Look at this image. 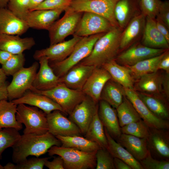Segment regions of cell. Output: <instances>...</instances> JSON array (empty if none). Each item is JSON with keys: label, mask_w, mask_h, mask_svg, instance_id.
Instances as JSON below:
<instances>
[{"label": "cell", "mask_w": 169, "mask_h": 169, "mask_svg": "<svg viewBox=\"0 0 169 169\" xmlns=\"http://www.w3.org/2000/svg\"><path fill=\"white\" fill-rule=\"evenodd\" d=\"M54 146H60L61 143L48 131L42 135L23 134L12 147L13 161L17 164L30 156L39 157Z\"/></svg>", "instance_id": "6da1fadb"}, {"label": "cell", "mask_w": 169, "mask_h": 169, "mask_svg": "<svg viewBox=\"0 0 169 169\" xmlns=\"http://www.w3.org/2000/svg\"><path fill=\"white\" fill-rule=\"evenodd\" d=\"M122 30L114 27L101 36L96 42L90 54L79 64L100 67L115 59L120 53Z\"/></svg>", "instance_id": "7a4b0ae2"}, {"label": "cell", "mask_w": 169, "mask_h": 169, "mask_svg": "<svg viewBox=\"0 0 169 169\" xmlns=\"http://www.w3.org/2000/svg\"><path fill=\"white\" fill-rule=\"evenodd\" d=\"M105 33L83 37L76 43L70 55L63 61L52 62L50 65L55 74L59 77L87 57L91 52L97 40Z\"/></svg>", "instance_id": "3957f363"}, {"label": "cell", "mask_w": 169, "mask_h": 169, "mask_svg": "<svg viewBox=\"0 0 169 169\" xmlns=\"http://www.w3.org/2000/svg\"><path fill=\"white\" fill-rule=\"evenodd\" d=\"M96 152H85L75 148L56 146H52L48 151L50 156L57 155L62 158L64 169L95 168Z\"/></svg>", "instance_id": "277c9868"}, {"label": "cell", "mask_w": 169, "mask_h": 169, "mask_svg": "<svg viewBox=\"0 0 169 169\" xmlns=\"http://www.w3.org/2000/svg\"><path fill=\"white\" fill-rule=\"evenodd\" d=\"M16 117L25 126L23 134L42 135L48 131L46 114L36 107L18 105Z\"/></svg>", "instance_id": "5b68a950"}, {"label": "cell", "mask_w": 169, "mask_h": 169, "mask_svg": "<svg viewBox=\"0 0 169 169\" xmlns=\"http://www.w3.org/2000/svg\"><path fill=\"white\" fill-rule=\"evenodd\" d=\"M30 90L49 97L60 106L63 113L69 115L86 96L82 90L70 89L61 83L48 90H39L33 86Z\"/></svg>", "instance_id": "8992f818"}, {"label": "cell", "mask_w": 169, "mask_h": 169, "mask_svg": "<svg viewBox=\"0 0 169 169\" xmlns=\"http://www.w3.org/2000/svg\"><path fill=\"white\" fill-rule=\"evenodd\" d=\"M64 11V16L55 21L48 30L50 45L63 41L69 35H73L83 13L69 7Z\"/></svg>", "instance_id": "52a82bcc"}, {"label": "cell", "mask_w": 169, "mask_h": 169, "mask_svg": "<svg viewBox=\"0 0 169 169\" xmlns=\"http://www.w3.org/2000/svg\"><path fill=\"white\" fill-rule=\"evenodd\" d=\"M118 0H72L69 7L77 12L99 15L107 19L114 27H119L114 13V8Z\"/></svg>", "instance_id": "ba28073f"}, {"label": "cell", "mask_w": 169, "mask_h": 169, "mask_svg": "<svg viewBox=\"0 0 169 169\" xmlns=\"http://www.w3.org/2000/svg\"><path fill=\"white\" fill-rule=\"evenodd\" d=\"M38 66V63L35 62L29 67H23L13 75L12 81L7 87L9 101L21 97L31 89Z\"/></svg>", "instance_id": "9c48e42d"}, {"label": "cell", "mask_w": 169, "mask_h": 169, "mask_svg": "<svg viewBox=\"0 0 169 169\" xmlns=\"http://www.w3.org/2000/svg\"><path fill=\"white\" fill-rule=\"evenodd\" d=\"M114 27L104 17L95 13L85 12L83 13L73 35L80 37H88L106 33Z\"/></svg>", "instance_id": "30bf717a"}, {"label": "cell", "mask_w": 169, "mask_h": 169, "mask_svg": "<svg viewBox=\"0 0 169 169\" xmlns=\"http://www.w3.org/2000/svg\"><path fill=\"white\" fill-rule=\"evenodd\" d=\"M167 49L150 48L137 42L119 53L115 59L120 65L131 66L145 59L160 55Z\"/></svg>", "instance_id": "8fae6325"}, {"label": "cell", "mask_w": 169, "mask_h": 169, "mask_svg": "<svg viewBox=\"0 0 169 169\" xmlns=\"http://www.w3.org/2000/svg\"><path fill=\"white\" fill-rule=\"evenodd\" d=\"M98 103L86 95L69 115V119L79 127L82 134H85L95 114L98 112Z\"/></svg>", "instance_id": "7c38bea8"}, {"label": "cell", "mask_w": 169, "mask_h": 169, "mask_svg": "<svg viewBox=\"0 0 169 169\" xmlns=\"http://www.w3.org/2000/svg\"><path fill=\"white\" fill-rule=\"evenodd\" d=\"M59 110H55L46 115L48 132L56 136H81L77 125L64 116Z\"/></svg>", "instance_id": "4fadbf2b"}, {"label": "cell", "mask_w": 169, "mask_h": 169, "mask_svg": "<svg viewBox=\"0 0 169 169\" xmlns=\"http://www.w3.org/2000/svg\"><path fill=\"white\" fill-rule=\"evenodd\" d=\"M124 89L125 95L131 103L141 119L149 127L169 129L168 120L160 119L154 115L140 98L134 90Z\"/></svg>", "instance_id": "5bb4252c"}, {"label": "cell", "mask_w": 169, "mask_h": 169, "mask_svg": "<svg viewBox=\"0 0 169 169\" xmlns=\"http://www.w3.org/2000/svg\"><path fill=\"white\" fill-rule=\"evenodd\" d=\"M82 37L73 36L67 41L50 45L48 48L36 50L33 57L36 60L42 56L48 58L49 61L57 62L63 60L71 54L76 43Z\"/></svg>", "instance_id": "9a60e30c"}, {"label": "cell", "mask_w": 169, "mask_h": 169, "mask_svg": "<svg viewBox=\"0 0 169 169\" xmlns=\"http://www.w3.org/2000/svg\"><path fill=\"white\" fill-rule=\"evenodd\" d=\"M146 20V17L141 13L129 22L121 33L119 53L138 42L141 39Z\"/></svg>", "instance_id": "2e32d148"}, {"label": "cell", "mask_w": 169, "mask_h": 169, "mask_svg": "<svg viewBox=\"0 0 169 169\" xmlns=\"http://www.w3.org/2000/svg\"><path fill=\"white\" fill-rule=\"evenodd\" d=\"M147 146L150 152L162 160L169 161V131L168 129L150 128L147 139Z\"/></svg>", "instance_id": "e0dca14e"}, {"label": "cell", "mask_w": 169, "mask_h": 169, "mask_svg": "<svg viewBox=\"0 0 169 169\" xmlns=\"http://www.w3.org/2000/svg\"><path fill=\"white\" fill-rule=\"evenodd\" d=\"M111 79L108 72L101 67H95L84 85L82 90L95 101L98 103L106 83Z\"/></svg>", "instance_id": "ac0fdd59"}, {"label": "cell", "mask_w": 169, "mask_h": 169, "mask_svg": "<svg viewBox=\"0 0 169 169\" xmlns=\"http://www.w3.org/2000/svg\"><path fill=\"white\" fill-rule=\"evenodd\" d=\"M40 65L33 83V86L39 90H46L55 87L59 83L60 78L54 72L47 58L42 56L38 59Z\"/></svg>", "instance_id": "d6986e66"}, {"label": "cell", "mask_w": 169, "mask_h": 169, "mask_svg": "<svg viewBox=\"0 0 169 169\" xmlns=\"http://www.w3.org/2000/svg\"><path fill=\"white\" fill-rule=\"evenodd\" d=\"M64 11L58 9L29 11L25 21L29 28L48 30Z\"/></svg>", "instance_id": "ffe728a7"}, {"label": "cell", "mask_w": 169, "mask_h": 169, "mask_svg": "<svg viewBox=\"0 0 169 169\" xmlns=\"http://www.w3.org/2000/svg\"><path fill=\"white\" fill-rule=\"evenodd\" d=\"M95 67L78 64L59 77L60 82L74 90H82Z\"/></svg>", "instance_id": "44dd1931"}, {"label": "cell", "mask_w": 169, "mask_h": 169, "mask_svg": "<svg viewBox=\"0 0 169 169\" xmlns=\"http://www.w3.org/2000/svg\"><path fill=\"white\" fill-rule=\"evenodd\" d=\"M29 28L25 21L6 8H0V34L21 35Z\"/></svg>", "instance_id": "7402d4cb"}, {"label": "cell", "mask_w": 169, "mask_h": 169, "mask_svg": "<svg viewBox=\"0 0 169 169\" xmlns=\"http://www.w3.org/2000/svg\"><path fill=\"white\" fill-rule=\"evenodd\" d=\"M18 105L20 104L28 105L36 107L46 115L55 110L63 112L60 106L47 96L28 90L21 97L12 101Z\"/></svg>", "instance_id": "603a6c76"}, {"label": "cell", "mask_w": 169, "mask_h": 169, "mask_svg": "<svg viewBox=\"0 0 169 169\" xmlns=\"http://www.w3.org/2000/svg\"><path fill=\"white\" fill-rule=\"evenodd\" d=\"M98 114L104 127L110 136L116 140L121 134L116 109L100 100L98 102Z\"/></svg>", "instance_id": "cb8c5ba5"}, {"label": "cell", "mask_w": 169, "mask_h": 169, "mask_svg": "<svg viewBox=\"0 0 169 169\" xmlns=\"http://www.w3.org/2000/svg\"><path fill=\"white\" fill-rule=\"evenodd\" d=\"M136 92L140 98L154 115L160 119L169 120V100L163 94Z\"/></svg>", "instance_id": "d4e9b609"}, {"label": "cell", "mask_w": 169, "mask_h": 169, "mask_svg": "<svg viewBox=\"0 0 169 169\" xmlns=\"http://www.w3.org/2000/svg\"><path fill=\"white\" fill-rule=\"evenodd\" d=\"M141 44L152 48L168 49L169 43L157 28L155 18L146 17Z\"/></svg>", "instance_id": "484cf974"}, {"label": "cell", "mask_w": 169, "mask_h": 169, "mask_svg": "<svg viewBox=\"0 0 169 169\" xmlns=\"http://www.w3.org/2000/svg\"><path fill=\"white\" fill-rule=\"evenodd\" d=\"M141 13L138 0H118L114 10L115 18L122 30L133 18Z\"/></svg>", "instance_id": "4316f807"}, {"label": "cell", "mask_w": 169, "mask_h": 169, "mask_svg": "<svg viewBox=\"0 0 169 169\" xmlns=\"http://www.w3.org/2000/svg\"><path fill=\"white\" fill-rule=\"evenodd\" d=\"M164 76L159 70L143 75L135 80L134 90L147 94H163Z\"/></svg>", "instance_id": "83f0119b"}, {"label": "cell", "mask_w": 169, "mask_h": 169, "mask_svg": "<svg viewBox=\"0 0 169 169\" xmlns=\"http://www.w3.org/2000/svg\"><path fill=\"white\" fill-rule=\"evenodd\" d=\"M116 140L139 161L147 156L149 151L146 138L121 133Z\"/></svg>", "instance_id": "f1b7e54d"}, {"label": "cell", "mask_w": 169, "mask_h": 169, "mask_svg": "<svg viewBox=\"0 0 169 169\" xmlns=\"http://www.w3.org/2000/svg\"><path fill=\"white\" fill-rule=\"evenodd\" d=\"M101 67L108 72L114 81L124 88L134 90L136 80L127 66L120 65L113 59L105 63Z\"/></svg>", "instance_id": "f546056e"}, {"label": "cell", "mask_w": 169, "mask_h": 169, "mask_svg": "<svg viewBox=\"0 0 169 169\" xmlns=\"http://www.w3.org/2000/svg\"><path fill=\"white\" fill-rule=\"evenodd\" d=\"M35 44L32 37L21 38L19 35L0 34V49L13 54L23 53L24 51L30 49Z\"/></svg>", "instance_id": "4dcf8cb0"}, {"label": "cell", "mask_w": 169, "mask_h": 169, "mask_svg": "<svg viewBox=\"0 0 169 169\" xmlns=\"http://www.w3.org/2000/svg\"><path fill=\"white\" fill-rule=\"evenodd\" d=\"M104 128L108 142V149L112 156L123 161L132 169H143L139 161L136 160L124 147L113 138Z\"/></svg>", "instance_id": "1f68e13d"}, {"label": "cell", "mask_w": 169, "mask_h": 169, "mask_svg": "<svg viewBox=\"0 0 169 169\" xmlns=\"http://www.w3.org/2000/svg\"><path fill=\"white\" fill-rule=\"evenodd\" d=\"M17 105L7 100H0V129L13 128L18 131L22 129V124L16 117Z\"/></svg>", "instance_id": "d6a6232c"}, {"label": "cell", "mask_w": 169, "mask_h": 169, "mask_svg": "<svg viewBox=\"0 0 169 169\" xmlns=\"http://www.w3.org/2000/svg\"><path fill=\"white\" fill-rule=\"evenodd\" d=\"M125 95L124 88L111 79L104 86L101 94L100 100L105 101L116 109L122 102Z\"/></svg>", "instance_id": "836d02e7"}, {"label": "cell", "mask_w": 169, "mask_h": 169, "mask_svg": "<svg viewBox=\"0 0 169 169\" xmlns=\"http://www.w3.org/2000/svg\"><path fill=\"white\" fill-rule=\"evenodd\" d=\"M61 142V146L72 148L87 152H96L101 147L96 143L81 136H55Z\"/></svg>", "instance_id": "e575fe53"}, {"label": "cell", "mask_w": 169, "mask_h": 169, "mask_svg": "<svg viewBox=\"0 0 169 169\" xmlns=\"http://www.w3.org/2000/svg\"><path fill=\"white\" fill-rule=\"evenodd\" d=\"M84 135L87 139L96 143L101 148L108 149V142L104 127L99 118L98 112Z\"/></svg>", "instance_id": "d590c367"}, {"label": "cell", "mask_w": 169, "mask_h": 169, "mask_svg": "<svg viewBox=\"0 0 169 169\" xmlns=\"http://www.w3.org/2000/svg\"><path fill=\"white\" fill-rule=\"evenodd\" d=\"M116 109L120 127L141 119L131 103L125 95L122 102Z\"/></svg>", "instance_id": "8d00e7d4"}, {"label": "cell", "mask_w": 169, "mask_h": 169, "mask_svg": "<svg viewBox=\"0 0 169 169\" xmlns=\"http://www.w3.org/2000/svg\"><path fill=\"white\" fill-rule=\"evenodd\" d=\"M166 50L159 55L145 59L133 65L126 66L130 69L134 78L136 79L143 75L157 71L158 64Z\"/></svg>", "instance_id": "74e56055"}, {"label": "cell", "mask_w": 169, "mask_h": 169, "mask_svg": "<svg viewBox=\"0 0 169 169\" xmlns=\"http://www.w3.org/2000/svg\"><path fill=\"white\" fill-rule=\"evenodd\" d=\"M18 131L13 128L0 129V160L3 151L8 148L12 147L20 138L21 135Z\"/></svg>", "instance_id": "f35d334b"}, {"label": "cell", "mask_w": 169, "mask_h": 169, "mask_svg": "<svg viewBox=\"0 0 169 169\" xmlns=\"http://www.w3.org/2000/svg\"><path fill=\"white\" fill-rule=\"evenodd\" d=\"M121 131L122 133L147 139L149 135L150 127L141 119L121 127Z\"/></svg>", "instance_id": "ab89813d"}, {"label": "cell", "mask_w": 169, "mask_h": 169, "mask_svg": "<svg viewBox=\"0 0 169 169\" xmlns=\"http://www.w3.org/2000/svg\"><path fill=\"white\" fill-rule=\"evenodd\" d=\"M25 61L23 53L13 54L3 64L2 69L7 75H13L23 67Z\"/></svg>", "instance_id": "60d3db41"}, {"label": "cell", "mask_w": 169, "mask_h": 169, "mask_svg": "<svg viewBox=\"0 0 169 169\" xmlns=\"http://www.w3.org/2000/svg\"><path fill=\"white\" fill-rule=\"evenodd\" d=\"M96 169H115L114 157L109 151L106 149L101 148L95 154Z\"/></svg>", "instance_id": "b9f144b4"}, {"label": "cell", "mask_w": 169, "mask_h": 169, "mask_svg": "<svg viewBox=\"0 0 169 169\" xmlns=\"http://www.w3.org/2000/svg\"><path fill=\"white\" fill-rule=\"evenodd\" d=\"M30 0H9L8 8L20 19L25 21L29 11V4Z\"/></svg>", "instance_id": "7bdbcfd3"}, {"label": "cell", "mask_w": 169, "mask_h": 169, "mask_svg": "<svg viewBox=\"0 0 169 169\" xmlns=\"http://www.w3.org/2000/svg\"><path fill=\"white\" fill-rule=\"evenodd\" d=\"M141 13L146 17L155 18L161 1V0H138Z\"/></svg>", "instance_id": "ee69618b"}, {"label": "cell", "mask_w": 169, "mask_h": 169, "mask_svg": "<svg viewBox=\"0 0 169 169\" xmlns=\"http://www.w3.org/2000/svg\"><path fill=\"white\" fill-rule=\"evenodd\" d=\"M140 162L143 169H169L168 160H158L152 156L149 151L147 156Z\"/></svg>", "instance_id": "f6af8a7d"}, {"label": "cell", "mask_w": 169, "mask_h": 169, "mask_svg": "<svg viewBox=\"0 0 169 169\" xmlns=\"http://www.w3.org/2000/svg\"><path fill=\"white\" fill-rule=\"evenodd\" d=\"M50 157L39 158L36 157L27 159L24 161L15 165L14 169H42L45 162Z\"/></svg>", "instance_id": "bcb514c9"}, {"label": "cell", "mask_w": 169, "mask_h": 169, "mask_svg": "<svg viewBox=\"0 0 169 169\" xmlns=\"http://www.w3.org/2000/svg\"><path fill=\"white\" fill-rule=\"evenodd\" d=\"M72 0H44L33 10L63 9L65 11L69 7Z\"/></svg>", "instance_id": "7dc6e473"}, {"label": "cell", "mask_w": 169, "mask_h": 169, "mask_svg": "<svg viewBox=\"0 0 169 169\" xmlns=\"http://www.w3.org/2000/svg\"><path fill=\"white\" fill-rule=\"evenodd\" d=\"M156 17L159 18L169 28V2L161 1Z\"/></svg>", "instance_id": "c3c4849f"}, {"label": "cell", "mask_w": 169, "mask_h": 169, "mask_svg": "<svg viewBox=\"0 0 169 169\" xmlns=\"http://www.w3.org/2000/svg\"><path fill=\"white\" fill-rule=\"evenodd\" d=\"M48 160L45 162L44 166L49 169H64L63 160L61 156L55 157L51 161Z\"/></svg>", "instance_id": "681fc988"}, {"label": "cell", "mask_w": 169, "mask_h": 169, "mask_svg": "<svg viewBox=\"0 0 169 169\" xmlns=\"http://www.w3.org/2000/svg\"><path fill=\"white\" fill-rule=\"evenodd\" d=\"M163 70L165 72L169 74V51L166 50L164 55L159 62L156 70Z\"/></svg>", "instance_id": "f907efd6"}, {"label": "cell", "mask_w": 169, "mask_h": 169, "mask_svg": "<svg viewBox=\"0 0 169 169\" xmlns=\"http://www.w3.org/2000/svg\"><path fill=\"white\" fill-rule=\"evenodd\" d=\"M155 21L158 29L169 43V28L158 17H156Z\"/></svg>", "instance_id": "816d5d0a"}, {"label": "cell", "mask_w": 169, "mask_h": 169, "mask_svg": "<svg viewBox=\"0 0 169 169\" xmlns=\"http://www.w3.org/2000/svg\"><path fill=\"white\" fill-rule=\"evenodd\" d=\"M163 93L169 100V74L165 72L162 83Z\"/></svg>", "instance_id": "f5cc1de1"}, {"label": "cell", "mask_w": 169, "mask_h": 169, "mask_svg": "<svg viewBox=\"0 0 169 169\" xmlns=\"http://www.w3.org/2000/svg\"><path fill=\"white\" fill-rule=\"evenodd\" d=\"M114 164L115 169H132L127 164L117 158H114Z\"/></svg>", "instance_id": "db71d44e"}, {"label": "cell", "mask_w": 169, "mask_h": 169, "mask_svg": "<svg viewBox=\"0 0 169 169\" xmlns=\"http://www.w3.org/2000/svg\"><path fill=\"white\" fill-rule=\"evenodd\" d=\"M13 55L7 51L0 49V64L2 65L4 64Z\"/></svg>", "instance_id": "11a10c76"}, {"label": "cell", "mask_w": 169, "mask_h": 169, "mask_svg": "<svg viewBox=\"0 0 169 169\" xmlns=\"http://www.w3.org/2000/svg\"><path fill=\"white\" fill-rule=\"evenodd\" d=\"M7 86L6 83L0 85V100L8 99Z\"/></svg>", "instance_id": "9f6ffc18"}, {"label": "cell", "mask_w": 169, "mask_h": 169, "mask_svg": "<svg viewBox=\"0 0 169 169\" xmlns=\"http://www.w3.org/2000/svg\"><path fill=\"white\" fill-rule=\"evenodd\" d=\"M44 0H30L29 4V11L33 10Z\"/></svg>", "instance_id": "6f0895ef"}, {"label": "cell", "mask_w": 169, "mask_h": 169, "mask_svg": "<svg viewBox=\"0 0 169 169\" xmlns=\"http://www.w3.org/2000/svg\"><path fill=\"white\" fill-rule=\"evenodd\" d=\"M6 76L2 68H0V85L6 83Z\"/></svg>", "instance_id": "680465c9"}, {"label": "cell", "mask_w": 169, "mask_h": 169, "mask_svg": "<svg viewBox=\"0 0 169 169\" xmlns=\"http://www.w3.org/2000/svg\"><path fill=\"white\" fill-rule=\"evenodd\" d=\"M15 165L11 162H8L3 166V169H14Z\"/></svg>", "instance_id": "91938a15"}, {"label": "cell", "mask_w": 169, "mask_h": 169, "mask_svg": "<svg viewBox=\"0 0 169 169\" xmlns=\"http://www.w3.org/2000/svg\"><path fill=\"white\" fill-rule=\"evenodd\" d=\"M9 0H0V8H5Z\"/></svg>", "instance_id": "94428289"}, {"label": "cell", "mask_w": 169, "mask_h": 169, "mask_svg": "<svg viewBox=\"0 0 169 169\" xmlns=\"http://www.w3.org/2000/svg\"><path fill=\"white\" fill-rule=\"evenodd\" d=\"M0 169H3V166L0 164Z\"/></svg>", "instance_id": "6125c7cd"}]
</instances>
